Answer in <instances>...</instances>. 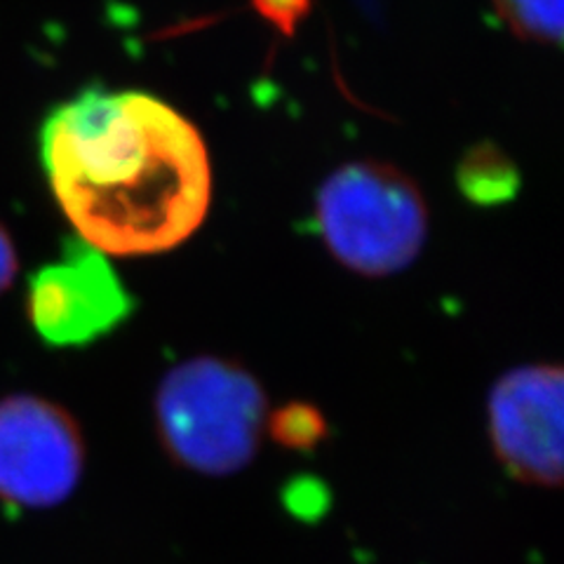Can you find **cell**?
<instances>
[{
	"mask_svg": "<svg viewBox=\"0 0 564 564\" xmlns=\"http://www.w3.org/2000/svg\"><path fill=\"white\" fill-rule=\"evenodd\" d=\"M41 158L64 215L104 254L174 250L207 217L205 141L151 95L80 93L45 120Z\"/></svg>",
	"mask_w": 564,
	"mask_h": 564,
	"instance_id": "6da1fadb",
	"label": "cell"
},
{
	"mask_svg": "<svg viewBox=\"0 0 564 564\" xmlns=\"http://www.w3.org/2000/svg\"><path fill=\"white\" fill-rule=\"evenodd\" d=\"M269 421L261 383L238 362L200 356L172 367L155 393V426L176 464L234 475L252 462Z\"/></svg>",
	"mask_w": 564,
	"mask_h": 564,
	"instance_id": "7a4b0ae2",
	"label": "cell"
},
{
	"mask_svg": "<svg viewBox=\"0 0 564 564\" xmlns=\"http://www.w3.org/2000/svg\"><path fill=\"white\" fill-rule=\"evenodd\" d=\"M317 231L332 257L367 278L400 273L429 234L421 191L383 163H350L327 176L315 203Z\"/></svg>",
	"mask_w": 564,
	"mask_h": 564,
	"instance_id": "3957f363",
	"label": "cell"
},
{
	"mask_svg": "<svg viewBox=\"0 0 564 564\" xmlns=\"http://www.w3.org/2000/svg\"><path fill=\"white\" fill-rule=\"evenodd\" d=\"M85 443L59 404L12 395L0 400V501L10 508H52L80 482Z\"/></svg>",
	"mask_w": 564,
	"mask_h": 564,
	"instance_id": "277c9868",
	"label": "cell"
},
{
	"mask_svg": "<svg viewBox=\"0 0 564 564\" xmlns=\"http://www.w3.org/2000/svg\"><path fill=\"white\" fill-rule=\"evenodd\" d=\"M132 296L104 252L70 240L64 257L29 282V317L50 346H85L132 315Z\"/></svg>",
	"mask_w": 564,
	"mask_h": 564,
	"instance_id": "5b68a950",
	"label": "cell"
},
{
	"mask_svg": "<svg viewBox=\"0 0 564 564\" xmlns=\"http://www.w3.org/2000/svg\"><path fill=\"white\" fill-rule=\"evenodd\" d=\"M564 375L555 365L510 369L489 393V440L506 473L536 487L562 485Z\"/></svg>",
	"mask_w": 564,
	"mask_h": 564,
	"instance_id": "8992f818",
	"label": "cell"
},
{
	"mask_svg": "<svg viewBox=\"0 0 564 564\" xmlns=\"http://www.w3.org/2000/svg\"><path fill=\"white\" fill-rule=\"evenodd\" d=\"M458 188L475 205H503L520 188L518 167L494 144L473 147L456 170Z\"/></svg>",
	"mask_w": 564,
	"mask_h": 564,
	"instance_id": "52a82bcc",
	"label": "cell"
},
{
	"mask_svg": "<svg viewBox=\"0 0 564 564\" xmlns=\"http://www.w3.org/2000/svg\"><path fill=\"white\" fill-rule=\"evenodd\" d=\"M497 10L522 39L560 43L562 0H497Z\"/></svg>",
	"mask_w": 564,
	"mask_h": 564,
	"instance_id": "ba28073f",
	"label": "cell"
},
{
	"mask_svg": "<svg viewBox=\"0 0 564 564\" xmlns=\"http://www.w3.org/2000/svg\"><path fill=\"white\" fill-rule=\"evenodd\" d=\"M267 423L275 443L296 452L313 449L327 435L325 416L306 402L288 404Z\"/></svg>",
	"mask_w": 564,
	"mask_h": 564,
	"instance_id": "9c48e42d",
	"label": "cell"
},
{
	"mask_svg": "<svg viewBox=\"0 0 564 564\" xmlns=\"http://www.w3.org/2000/svg\"><path fill=\"white\" fill-rule=\"evenodd\" d=\"M313 0H252L257 12L288 35L294 33L296 24L308 14Z\"/></svg>",
	"mask_w": 564,
	"mask_h": 564,
	"instance_id": "30bf717a",
	"label": "cell"
},
{
	"mask_svg": "<svg viewBox=\"0 0 564 564\" xmlns=\"http://www.w3.org/2000/svg\"><path fill=\"white\" fill-rule=\"evenodd\" d=\"M14 273H17L14 245H12L6 228L0 226V292H6L10 288V282L14 280Z\"/></svg>",
	"mask_w": 564,
	"mask_h": 564,
	"instance_id": "8fae6325",
	"label": "cell"
}]
</instances>
